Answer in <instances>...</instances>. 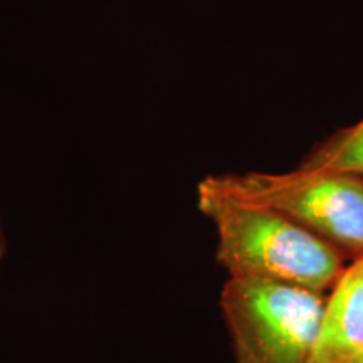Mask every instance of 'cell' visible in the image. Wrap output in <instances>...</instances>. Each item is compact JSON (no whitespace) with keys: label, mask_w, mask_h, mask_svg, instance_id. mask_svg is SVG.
<instances>
[{"label":"cell","mask_w":363,"mask_h":363,"mask_svg":"<svg viewBox=\"0 0 363 363\" xmlns=\"http://www.w3.org/2000/svg\"><path fill=\"white\" fill-rule=\"evenodd\" d=\"M220 310L234 363H310L325 299L278 281L229 278Z\"/></svg>","instance_id":"cell-2"},{"label":"cell","mask_w":363,"mask_h":363,"mask_svg":"<svg viewBox=\"0 0 363 363\" xmlns=\"http://www.w3.org/2000/svg\"><path fill=\"white\" fill-rule=\"evenodd\" d=\"M222 187L279 212L342 251L363 256V177L308 170L216 175Z\"/></svg>","instance_id":"cell-3"},{"label":"cell","mask_w":363,"mask_h":363,"mask_svg":"<svg viewBox=\"0 0 363 363\" xmlns=\"http://www.w3.org/2000/svg\"><path fill=\"white\" fill-rule=\"evenodd\" d=\"M6 252H7V238H6V230H4L2 217H0V271H2L4 259H6Z\"/></svg>","instance_id":"cell-6"},{"label":"cell","mask_w":363,"mask_h":363,"mask_svg":"<svg viewBox=\"0 0 363 363\" xmlns=\"http://www.w3.org/2000/svg\"><path fill=\"white\" fill-rule=\"evenodd\" d=\"M310 363H363V256L343 269L325 301Z\"/></svg>","instance_id":"cell-4"},{"label":"cell","mask_w":363,"mask_h":363,"mask_svg":"<svg viewBox=\"0 0 363 363\" xmlns=\"http://www.w3.org/2000/svg\"><path fill=\"white\" fill-rule=\"evenodd\" d=\"M199 211L217 234V262L229 278H257L323 293L343 272L342 249L269 207L249 202L208 175L197 187Z\"/></svg>","instance_id":"cell-1"},{"label":"cell","mask_w":363,"mask_h":363,"mask_svg":"<svg viewBox=\"0 0 363 363\" xmlns=\"http://www.w3.org/2000/svg\"><path fill=\"white\" fill-rule=\"evenodd\" d=\"M301 169L363 177V120L348 128L335 131L313 148Z\"/></svg>","instance_id":"cell-5"}]
</instances>
